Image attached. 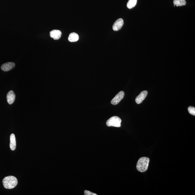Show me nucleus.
I'll return each instance as SVG.
<instances>
[{
  "label": "nucleus",
  "instance_id": "14",
  "mask_svg": "<svg viewBox=\"0 0 195 195\" xmlns=\"http://www.w3.org/2000/svg\"><path fill=\"white\" fill-rule=\"evenodd\" d=\"M188 113H189L191 114L194 115H195V108L194 107L192 106H189L188 108Z\"/></svg>",
  "mask_w": 195,
  "mask_h": 195
},
{
  "label": "nucleus",
  "instance_id": "3",
  "mask_svg": "<svg viewBox=\"0 0 195 195\" xmlns=\"http://www.w3.org/2000/svg\"><path fill=\"white\" fill-rule=\"evenodd\" d=\"M121 120L119 117L114 116L109 118L106 122V125L108 126L120 127L121 126Z\"/></svg>",
  "mask_w": 195,
  "mask_h": 195
},
{
  "label": "nucleus",
  "instance_id": "15",
  "mask_svg": "<svg viewBox=\"0 0 195 195\" xmlns=\"http://www.w3.org/2000/svg\"><path fill=\"white\" fill-rule=\"evenodd\" d=\"M84 194L85 195H97L95 193L91 192V191L85 190L84 191Z\"/></svg>",
  "mask_w": 195,
  "mask_h": 195
},
{
  "label": "nucleus",
  "instance_id": "2",
  "mask_svg": "<svg viewBox=\"0 0 195 195\" xmlns=\"http://www.w3.org/2000/svg\"><path fill=\"white\" fill-rule=\"evenodd\" d=\"M149 162L150 159L148 157H143L140 158L136 166L138 171L141 172L146 171L148 167Z\"/></svg>",
  "mask_w": 195,
  "mask_h": 195
},
{
  "label": "nucleus",
  "instance_id": "5",
  "mask_svg": "<svg viewBox=\"0 0 195 195\" xmlns=\"http://www.w3.org/2000/svg\"><path fill=\"white\" fill-rule=\"evenodd\" d=\"M147 94L148 92L147 91H143L141 92L140 94L136 98L135 100L136 103L138 104L142 103L147 96Z\"/></svg>",
  "mask_w": 195,
  "mask_h": 195
},
{
  "label": "nucleus",
  "instance_id": "12",
  "mask_svg": "<svg viewBox=\"0 0 195 195\" xmlns=\"http://www.w3.org/2000/svg\"><path fill=\"white\" fill-rule=\"evenodd\" d=\"M174 6H185L186 4V1L185 0H174L173 1Z\"/></svg>",
  "mask_w": 195,
  "mask_h": 195
},
{
  "label": "nucleus",
  "instance_id": "10",
  "mask_svg": "<svg viewBox=\"0 0 195 195\" xmlns=\"http://www.w3.org/2000/svg\"><path fill=\"white\" fill-rule=\"evenodd\" d=\"M10 140V147L11 150L14 151L15 150L16 146L15 136L14 134H12L11 135Z\"/></svg>",
  "mask_w": 195,
  "mask_h": 195
},
{
  "label": "nucleus",
  "instance_id": "13",
  "mask_svg": "<svg viewBox=\"0 0 195 195\" xmlns=\"http://www.w3.org/2000/svg\"><path fill=\"white\" fill-rule=\"evenodd\" d=\"M137 0H129L127 4V6L129 9H131L135 6Z\"/></svg>",
  "mask_w": 195,
  "mask_h": 195
},
{
  "label": "nucleus",
  "instance_id": "9",
  "mask_svg": "<svg viewBox=\"0 0 195 195\" xmlns=\"http://www.w3.org/2000/svg\"><path fill=\"white\" fill-rule=\"evenodd\" d=\"M50 37L55 40H58L61 38V31L58 30H53L50 32Z\"/></svg>",
  "mask_w": 195,
  "mask_h": 195
},
{
  "label": "nucleus",
  "instance_id": "7",
  "mask_svg": "<svg viewBox=\"0 0 195 195\" xmlns=\"http://www.w3.org/2000/svg\"><path fill=\"white\" fill-rule=\"evenodd\" d=\"M15 64L14 63L8 62L3 64L1 66V69L4 71H8L12 69L15 67Z\"/></svg>",
  "mask_w": 195,
  "mask_h": 195
},
{
  "label": "nucleus",
  "instance_id": "8",
  "mask_svg": "<svg viewBox=\"0 0 195 195\" xmlns=\"http://www.w3.org/2000/svg\"><path fill=\"white\" fill-rule=\"evenodd\" d=\"M16 95L14 91L11 90L8 92L6 95L7 102L10 105L12 104L15 100Z\"/></svg>",
  "mask_w": 195,
  "mask_h": 195
},
{
  "label": "nucleus",
  "instance_id": "4",
  "mask_svg": "<svg viewBox=\"0 0 195 195\" xmlns=\"http://www.w3.org/2000/svg\"><path fill=\"white\" fill-rule=\"evenodd\" d=\"M124 92L123 91H120L111 100L110 103L112 105H114L119 103L120 101L124 97Z\"/></svg>",
  "mask_w": 195,
  "mask_h": 195
},
{
  "label": "nucleus",
  "instance_id": "11",
  "mask_svg": "<svg viewBox=\"0 0 195 195\" xmlns=\"http://www.w3.org/2000/svg\"><path fill=\"white\" fill-rule=\"evenodd\" d=\"M79 36L75 32H72L70 34L68 37V40L70 42H75L79 40Z\"/></svg>",
  "mask_w": 195,
  "mask_h": 195
},
{
  "label": "nucleus",
  "instance_id": "1",
  "mask_svg": "<svg viewBox=\"0 0 195 195\" xmlns=\"http://www.w3.org/2000/svg\"><path fill=\"white\" fill-rule=\"evenodd\" d=\"M17 183V178L14 176H6L3 180V186L7 189H12L15 187Z\"/></svg>",
  "mask_w": 195,
  "mask_h": 195
},
{
  "label": "nucleus",
  "instance_id": "6",
  "mask_svg": "<svg viewBox=\"0 0 195 195\" xmlns=\"http://www.w3.org/2000/svg\"><path fill=\"white\" fill-rule=\"evenodd\" d=\"M124 23V21L122 19L120 18L114 22L113 25V29L114 31H118L120 30L122 27Z\"/></svg>",
  "mask_w": 195,
  "mask_h": 195
}]
</instances>
